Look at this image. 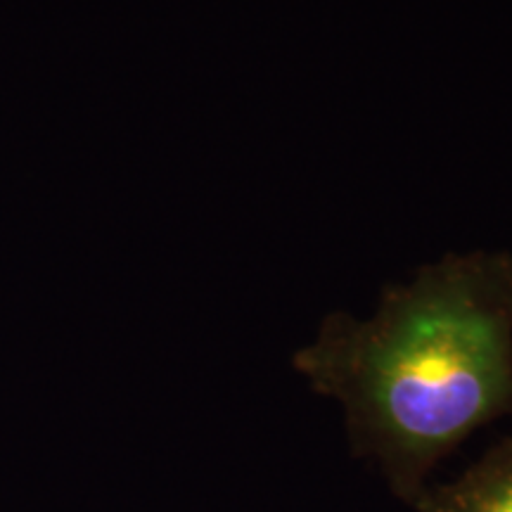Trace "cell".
Returning a JSON list of instances; mask_svg holds the SVG:
<instances>
[{
	"label": "cell",
	"instance_id": "2",
	"mask_svg": "<svg viewBox=\"0 0 512 512\" xmlns=\"http://www.w3.org/2000/svg\"><path fill=\"white\" fill-rule=\"evenodd\" d=\"M418 512H512V437L491 446L451 482L430 486Z\"/></svg>",
	"mask_w": 512,
	"mask_h": 512
},
{
	"label": "cell",
	"instance_id": "1",
	"mask_svg": "<svg viewBox=\"0 0 512 512\" xmlns=\"http://www.w3.org/2000/svg\"><path fill=\"white\" fill-rule=\"evenodd\" d=\"M292 368L415 508L453 448L512 413V254H446L387 287L368 318L330 313Z\"/></svg>",
	"mask_w": 512,
	"mask_h": 512
}]
</instances>
